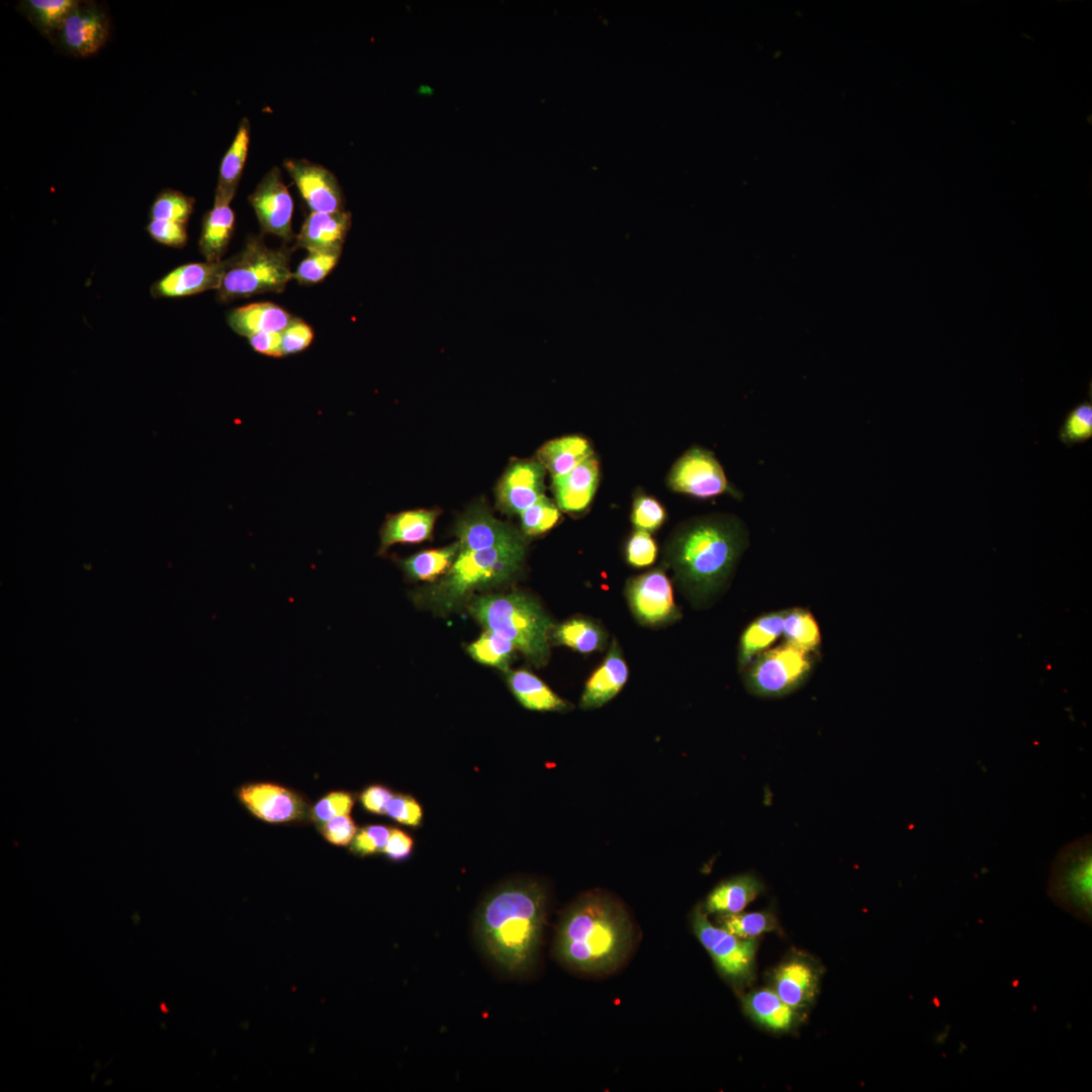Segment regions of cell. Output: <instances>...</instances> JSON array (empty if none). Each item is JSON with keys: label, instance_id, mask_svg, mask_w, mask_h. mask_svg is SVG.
<instances>
[{"label": "cell", "instance_id": "cell-1", "mask_svg": "<svg viewBox=\"0 0 1092 1092\" xmlns=\"http://www.w3.org/2000/svg\"><path fill=\"white\" fill-rule=\"evenodd\" d=\"M634 936L633 923L623 905L605 892L592 891L562 915L554 952L572 971L607 975L628 958Z\"/></svg>", "mask_w": 1092, "mask_h": 1092}, {"label": "cell", "instance_id": "cell-2", "mask_svg": "<svg viewBox=\"0 0 1092 1092\" xmlns=\"http://www.w3.org/2000/svg\"><path fill=\"white\" fill-rule=\"evenodd\" d=\"M747 544L741 520L712 515L681 526L669 543L667 559L687 598L704 607L728 582Z\"/></svg>", "mask_w": 1092, "mask_h": 1092}, {"label": "cell", "instance_id": "cell-3", "mask_svg": "<svg viewBox=\"0 0 1092 1092\" xmlns=\"http://www.w3.org/2000/svg\"><path fill=\"white\" fill-rule=\"evenodd\" d=\"M545 905L543 889L533 882L503 885L481 903L475 921L477 941L505 972L520 974L533 964L544 926Z\"/></svg>", "mask_w": 1092, "mask_h": 1092}, {"label": "cell", "instance_id": "cell-4", "mask_svg": "<svg viewBox=\"0 0 1092 1092\" xmlns=\"http://www.w3.org/2000/svg\"><path fill=\"white\" fill-rule=\"evenodd\" d=\"M468 610L486 630L512 641L535 665L547 662L553 624L534 599L521 593L478 597Z\"/></svg>", "mask_w": 1092, "mask_h": 1092}, {"label": "cell", "instance_id": "cell-5", "mask_svg": "<svg viewBox=\"0 0 1092 1092\" xmlns=\"http://www.w3.org/2000/svg\"><path fill=\"white\" fill-rule=\"evenodd\" d=\"M525 544L459 551L446 575L426 592L425 600L440 610L459 605L475 588L502 583L520 567Z\"/></svg>", "mask_w": 1092, "mask_h": 1092}, {"label": "cell", "instance_id": "cell-6", "mask_svg": "<svg viewBox=\"0 0 1092 1092\" xmlns=\"http://www.w3.org/2000/svg\"><path fill=\"white\" fill-rule=\"evenodd\" d=\"M290 253L267 247L261 237L252 236L233 261L221 280L216 296L221 302L266 292H282L293 279Z\"/></svg>", "mask_w": 1092, "mask_h": 1092}, {"label": "cell", "instance_id": "cell-7", "mask_svg": "<svg viewBox=\"0 0 1092 1092\" xmlns=\"http://www.w3.org/2000/svg\"><path fill=\"white\" fill-rule=\"evenodd\" d=\"M1048 895L1059 907L1091 925V834L1078 837L1059 850L1052 863Z\"/></svg>", "mask_w": 1092, "mask_h": 1092}, {"label": "cell", "instance_id": "cell-8", "mask_svg": "<svg viewBox=\"0 0 1092 1092\" xmlns=\"http://www.w3.org/2000/svg\"><path fill=\"white\" fill-rule=\"evenodd\" d=\"M814 654L786 642L763 651L744 668L746 690L760 698H781L795 692L809 678Z\"/></svg>", "mask_w": 1092, "mask_h": 1092}, {"label": "cell", "instance_id": "cell-9", "mask_svg": "<svg viewBox=\"0 0 1092 1092\" xmlns=\"http://www.w3.org/2000/svg\"><path fill=\"white\" fill-rule=\"evenodd\" d=\"M691 922L695 935L730 984L743 987L752 981L757 949L755 938H741L714 925L701 904L693 910Z\"/></svg>", "mask_w": 1092, "mask_h": 1092}, {"label": "cell", "instance_id": "cell-10", "mask_svg": "<svg viewBox=\"0 0 1092 1092\" xmlns=\"http://www.w3.org/2000/svg\"><path fill=\"white\" fill-rule=\"evenodd\" d=\"M668 484L674 491L701 499L732 492L718 459L711 451L701 447L690 449L674 463Z\"/></svg>", "mask_w": 1092, "mask_h": 1092}, {"label": "cell", "instance_id": "cell-11", "mask_svg": "<svg viewBox=\"0 0 1092 1092\" xmlns=\"http://www.w3.org/2000/svg\"><path fill=\"white\" fill-rule=\"evenodd\" d=\"M626 597L633 615L648 626L670 623L678 618L672 585L661 569H653L632 578Z\"/></svg>", "mask_w": 1092, "mask_h": 1092}, {"label": "cell", "instance_id": "cell-12", "mask_svg": "<svg viewBox=\"0 0 1092 1092\" xmlns=\"http://www.w3.org/2000/svg\"><path fill=\"white\" fill-rule=\"evenodd\" d=\"M248 201L255 210L264 234L290 242L292 232V197L284 184L278 167L270 169L261 179Z\"/></svg>", "mask_w": 1092, "mask_h": 1092}, {"label": "cell", "instance_id": "cell-13", "mask_svg": "<svg viewBox=\"0 0 1092 1092\" xmlns=\"http://www.w3.org/2000/svg\"><path fill=\"white\" fill-rule=\"evenodd\" d=\"M822 976L819 964L803 952H793L771 973V989L799 1012L815 1001Z\"/></svg>", "mask_w": 1092, "mask_h": 1092}, {"label": "cell", "instance_id": "cell-14", "mask_svg": "<svg viewBox=\"0 0 1092 1092\" xmlns=\"http://www.w3.org/2000/svg\"><path fill=\"white\" fill-rule=\"evenodd\" d=\"M284 168L313 212L344 211V197L336 176L322 165L303 159H287Z\"/></svg>", "mask_w": 1092, "mask_h": 1092}, {"label": "cell", "instance_id": "cell-15", "mask_svg": "<svg viewBox=\"0 0 1092 1092\" xmlns=\"http://www.w3.org/2000/svg\"><path fill=\"white\" fill-rule=\"evenodd\" d=\"M108 31L109 22L105 13L95 4L81 1L56 35L61 47L69 54L88 57L102 48Z\"/></svg>", "mask_w": 1092, "mask_h": 1092}, {"label": "cell", "instance_id": "cell-16", "mask_svg": "<svg viewBox=\"0 0 1092 1092\" xmlns=\"http://www.w3.org/2000/svg\"><path fill=\"white\" fill-rule=\"evenodd\" d=\"M233 257L219 262L187 263L176 267L154 282V298H177L218 289Z\"/></svg>", "mask_w": 1092, "mask_h": 1092}, {"label": "cell", "instance_id": "cell-17", "mask_svg": "<svg viewBox=\"0 0 1092 1092\" xmlns=\"http://www.w3.org/2000/svg\"><path fill=\"white\" fill-rule=\"evenodd\" d=\"M545 468L539 461L514 463L505 473L497 489L498 504L510 514H521L544 492Z\"/></svg>", "mask_w": 1092, "mask_h": 1092}, {"label": "cell", "instance_id": "cell-18", "mask_svg": "<svg viewBox=\"0 0 1092 1092\" xmlns=\"http://www.w3.org/2000/svg\"><path fill=\"white\" fill-rule=\"evenodd\" d=\"M239 798L253 814L268 822L291 821L305 813L298 795L274 784L247 785L240 790Z\"/></svg>", "mask_w": 1092, "mask_h": 1092}, {"label": "cell", "instance_id": "cell-19", "mask_svg": "<svg viewBox=\"0 0 1092 1092\" xmlns=\"http://www.w3.org/2000/svg\"><path fill=\"white\" fill-rule=\"evenodd\" d=\"M459 551L484 550L496 547L524 545L521 535L512 527L497 521L486 511L469 512L457 524Z\"/></svg>", "mask_w": 1092, "mask_h": 1092}, {"label": "cell", "instance_id": "cell-20", "mask_svg": "<svg viewBox=\"0 0 1092 1092\" xmlns=\"http://www.w3.org/2000/svg\"><path fill=\"white\" fill-rule=\"evenodd\" d=\"M629 668L620 646L613 640L606 657L585 682L579 706L597 709L611 701L625 686Z\"/></svg>", "mask_w": 1092, "mask_h": 1092}, {"label": "cell", "instance_id": "cell-21", "mask_svg": "<svg viewBox=\"0 0 1092 1092\" xmlns=\"http://www.w3.org/2000/svg\"><path fill=\"white\" fill-rule=\"evenodd\" d=\"M350 225L351 214L346 210L334 213L311 211L295 237L293 249L341 253Z\"/></svg>", "mask_w": 1092, "mask_h": 1092}, {"label": "cell", "instance_id": "cell-22", "mask_svg": "<svg viewBox=\"0 0 1092 1092\" xmlns=\"http://www.w3.org/2000/svg\"><path fill=\"white\" fill-rule=\"evenodd\" d=\"M599 463L590 456L569 472L553 477L552 489L558 508L580 513L590 504L599 483Z\"/></svg>", "mask_w": 1092, "mask_h": 1092}, {"label": "cell", "instance_id": "cell-23", "mask_svg": "<svg viewBox=\"0 0 1092 1092\" xmlns=\"http://www.w3.org/2000/svg\"><path fill=\"white\" fill-rule=\"evenodd\" d=\"M742 1007L752 1021L779 1033L793 1030L802 1015L786 1004L771 988H760L745 994Z\"/></svg>", "mask_w": 1092, "mask_h": 1092}, {"label": "cell", "instance_id": "cell-24", "mask_svg": "<svg viewBox=\"0 0 1092 1092\" xmlns=\"http://www.w3.org/2000/svg\"><path fill=\"white\" fill-rule=\"evenodd\" d=\"M762 882L754 875H739L718 884L703 905L708 914L728 915L742 912L763 892Z\"/></svg>", "mask_w": 1092, "mask_h": 1092}, {"label": "cell", "instance_id": "cell-25", "mask_svg": "<svg viewBox=\"0 0 1092 1092\" xmlns=\"http://www.w3.org/2000/svg\"><path fill=\"white\" fill-rule=\"evenodd\" d=\"M437 516L436 511L415 510L387 517L380 530L379 554L394 544H414L429 539Z\"/></svg>", "mask_w": 1092, "mask_h": 1092}, {"label": "cell", "instance_id": "cell-26", "mask_svg": "<svg viewBox=\"0 0 1092 1092\" xmlns=\"http://www.w3.org/2000/svg\"><path fill=\"white\" fill-rule=\"evenodd\" d=\"M293 318L287 310L267 301L236 307L226 315L232 330L246 338L261 332H282Z\"/></svg>", "mask_w": 1092, "mask_h": 1092}, {"label": "cell", "instance_id": "cell-27", "mask_svg": "<svg viewBox=\"0 0 1092 1092\" xmlns=\"http://www.w3.org/2000/svg\"><path fill=\"white\" fill-rule=\"evenodd\" d=\"M507 681L518 702L529 710L566 712L572 708L542 679L526 669L508 670Z\"/></svg>", "mask_w": 1092, "mask_h": 1092}, {"label": "cell", "instance_id": "cell-28", "mask_svg": "<svg viewBox=\"0 0 1092 1092\" xmlns=\"http://www.w3.org/2000/svg\"><path fill=\"white\" fill-rule=\"evenodd\" d=\"M250 145V122L244 117L224 154L218 172L214 202L231 203L238 189Z\"/></svg>", "mask_w": 1092, "mask_h": 1092}, {"label": "cell", "instance_id": "cell-29", "mask_svg": "<svg viewBox=\"0 0 1092 1092\" xmlns=\"http://www.w3.org/2000/svg\"><path fill=\"white\" fill-rule=\"evenodd\" d=\"M235 228V213L230 203L214 202L202 218L199 252L206 262H219L228 250Z\"/></svg>", "mask_w": 1092, "mask_h": 1092}, {"label": "cell", "instance_id": "cell-30", "mask_svg": "<svg viewBox=\"0 0 1092 1092\" xmlns=\"http://www.w3.org/2000/svg\"><path fill=\"white\" fill-rule=\"evenodd\" d=\"M784 611L771 612L754 619L743 631L738 644V667L743 670L757 655L783 634Z\"/></svg>", "mask_w": 1092, "mask_h": 1092}, {"label": "cell", "instance_id": "cell-31", "mask_svg": "<svg viewBox=\"0 0 1092 1092\" xmlns=\"http://www.w3.org/2000/svg\"><path fill=\"white\" fill-rule=\"evenodd\" d=\"M593 454L588 441L580 436L551 440L538 451V461L553 477L563 475Z\"/></svg>", "mask_w": 1092, "mask_h": 1092}, {"label": "cell", "instance_id": "cell-32", "mask_svg": "<svg viewBox=\"0 0 1092 1092\" xmlns=\"http://www.w3.org/2000/svg\"><path fill=\"white\" fill-rule=\"evenodd\" d=\"M552 636L556 643L584 654L603 649L607 639L600 625L580 617L572 618L556 626Z\"/></svg>", "mask_w": 1092, "mask_h": 1092}, {"label": "cell", "instance_id": "cell-33", "mask_svg": "<svg viewBox=\"0 0 1092 1092\" xmlns=\"http://www.w3.org/2000/svg\"><path fill=\"white\" fill-rule=\"evenodd\" d=\"M458 552L457 542L448 547L419 552L402 560L400 565L410 578L433 581L449 570Z\"/></svg>", "mask_w": 1092, "mask_h": 1092}, {"label": "cell", "instance_id": "cell-34", "mask_svg": "<svg viewBox=\"0 0 1092 1092\" xmlns=\"http://www.w3.org/2000/svg\"><path fill=\"white\" fill-rule=\"evenodd\" d=\"M783 635L785 642L807 652L818 653L821 633L811 612L803 608L785 610Z\"/></svg>", "mask_w": 1092, "mask_h": 1092}, {"label": "cell", "instance_id": "cell-35", "mask_svg": "<svg viewBox=\"0 0 1092 1092\" xmlns=\"http://www.w3.org/2000/svg\"><path fill=\"white\" fill-rule=\"evenodd\" d=\"M77 0H25L20 7L44 35L57 34L69 14L80 4Z\"/></svg>", "mask_w": 1092, "mask_h": 1092}, {"label": "cell", "instance_id": "cell-36", "mask_svg": "<svg viewBox=\"0 0 1092 1092\" xmlns=\"http://www.w3.org/2000/svg\"><path fill=\"white\" fill-rule=\"evenodd\" d=\"M716 920L718 926L741 938H756L778 927L777 918L769 910L717 915Z\"/></svg>", "mask_w": 1092, "mask_h": 1092}, {"label": "cell", "instance_id": "cell-37", "mask_svg": "<svg viewBox=\"0 0 1092 1092\" xmlns=\"http://www.w3.org/2000/svg\"><path fill=\"white\" fill-rule=\"evenodd\" d=\"M515 648L516 646L509 639L486 630L476 641L468 645L467 650L477 662L507 672Z\"/></svg>", "mask_w": 1092, "mask_h": 1092}, {"label": "cell", "instance_id": "cell-38", "mask_svg": "<svg viewBox=\"0 0 1092 1092\" xmlns=\"http://www.w3.org/2000/svg\"><path fill=\"white\" fill-rule=\"evenodd\" d=\"M194 207V198L173 189L162 190L154 199L149 217L187 226Z\"/></svg>", "mask_w": 1092, "mask_h": 1092}, {"label": "cell", "instance_id": "cell-39", "mask_svg": "<svg viewBox=\"0 0 1092 1092\" xmlns=\"http://www.w3.org/2000/svg\"><path fill=\"white\" fill-rule=\"evenodd\" d=\"M1058 438L1062 444L1071 448L1077 444H1083L1092 438V400L1089 398L1075 404L1069 410L1062 422Z\"/></svg>", "mask_w": 1092, "mask_h": 1092}, {"label": "cell", "instance_id": "cell-40", "mask_svg": "<svg viewBox=\"0 0 1092 1092\" xmlns=\"http://www.w3.org/2000/svg\"><path fill=\"white\" fill-rule=\"evenodd\" d=\"M520 515L522 529L530 536L549 531L560 518L559 509L544 495Z\"/></svg>", "mask_w": 1092, "mask_h": 1092}, {"label": "cell", "instance_id": "cell-41", "mask_svg": "<svg viewBox=\"0 0 1092 1092\" xmlns=\"http://www.w3.org/2000/svg\"><path fill=\"white\" fill-rule=\"evenodd\" d=\"M339 252H308L307 257L293 272V279L300 284H313L322 281L337 265Z\"/></svg>", "mask_w": 1092, "mask_h": 1092}, {"label": "cell", "instance_id": "cell-42", "mask_svg": "<svg viewBox=\"0 0 1092 1092\" xmlns=\"http://www.w3.org/2000/svg\"><path fill=\"white\" fill-rule=\"evenodd\" d=\"M664 520L665 510L657 499L644 494L635 498L631 521L637 530L653 532L662 525Z\"/></svg>", "mask_w": 1092, "mask_h": 1092}, {"label": "cell", "instance_id": "cell-43", "mask_svg": "<svg viewBox=\"0 0 1092 1092\" xmlns=\"http://www.w3.org/2000/svg\"><path fill=\"white\" fill-rule=\"evenodd\" d=\"M656 556L657 546L648 532L637 530L630 536L625 547V557L631 566H649L654 563Z\"/></svg>", "mask_w": 1092, "mask_h": 1092}, {"label": "cell", "instance_id": "cell-44", "mask_svg": "<svg viewBox=\"0 0 1092 1092\" xmlns=\"http://www.w3.org/2000/svg\"><path fill=\"white\" fill-rule=\"evenodd\" d=\"M385 814L398 823L412 827L421 825L423 819V809L419 802L404 794L392 795Z\"/></svg>", "mask_w": 1092, "mask_h": 1092}, {"label": "cell", "instance_id": "cell-45", "mask_svg": "<svg viewBox=\"0 0 1092 1092\" xmlns=\"http://www.w3.org/2000/svg\"><path fill=\"white\" fill-rule=\"evenodd\" d=\"M390 830L384 825H368L356 833L352 842V850L360 855H367L383 851Z\"/></svg>", "mask_w": 1092, "mask_h": 1092}, {"label": "cell", "instance_id": "cell-46", "mask_svg": "<svg viewBox=\"0 0 1092 1092\" xmlns=\"http://www.w3.org/2000/svg\"><path fill=\"white\" fill-rule=\"evenodd\" d=\"M313 340V332L304 321L294 317L281 332L282 354L291 355L306 349Z\"/></svg>", "mask_w": 1092, "mask_h": 1092}, {"label": "cell", "instance_id": "cell-47", "mask_svg": "<svg viewBox=\"0 0 1092 1092\" xmlns=\"http://www.w3.org/2000/svg\"><path fill=\"white\" fill-rule=\"evenodd\" d=\"M354 805L351 794L346 792H334L320 800L313 808L314 818L325 823L330 819L344 814H349Z\"/></svg>", "mask_w": 1092, "mask_h": 1092}, {"label": "cell", "instance_id": "cell-48", "mask_svg": "<svg viewBox=\"0 0 1092 1092\" xmlns=\"http://www.w3.org/2000/svg\"><path fill=\"white\" fill-rule=\"evenodd\" d=\"M146 229L149 236L159 244L180 249L187 243V226L150 219Z\"/></svg>", "mask_w": 1092, "mask_h": 1092}, {"label": "cell", "instance_id": "cell-49", "mask_svg": "<svg viewBox=\"0 0 1092 1092\" xmlns=\"http://www.w3.org/2000/svg\"><path fill=\"white\" fill-rule=\"evenodd\" d=\"M324 836L333 844L346 845L353 840L357 827L349 814L336 816L323 824Z\"/></svg>", "mask_w": 1092, "mask_h": 1092}, {"label": "cell", "instance_id": "cell-50", "mask_svg": "<svg viewBox=\"0 0 1092 1092\" xmlns=\"http://www.w3.org/2000/svg\"><path fill=\"white\" fill-rule=\"evenodd\" d=\"M413 846V838L404 831L395 828L390 830L383 851L392 860H403L411 855Z\"/></svg>", "mask_w": 1092, "mask_h": 1092}, {"label": "cell", "instance_id": "cell-51", "mask_svg": "<svg viewBox=\"0 0 1092 1092\" xmlns=\"http://www.w3.org/2000/svg\"><path fill=\"white\" fill-rule=\"evenodd\" d=\"M252 348L263 355L282 357L281 332H261L248 338Z\"/></svg>", "mask_w": 1092, "mask_h": 1092}, {"label": "cell", "instance_id": "cell-52", "mask_svg": "<svg viewBox=\"0 0 1092 1092\" xmlns=\"http://www.w3.org/2000/svg\"><path fill=\"white\" fill-rule=\"evenodd\" d=\"M392 795L393 794L389 789L376 785L365 789L362 792L360 799L363 807L367 811L375 814H385L387 804Z\"/></svg>", "mask_w": 1092, "mask_h": 1092}]
</instances>
